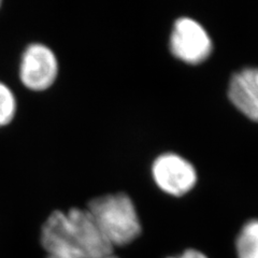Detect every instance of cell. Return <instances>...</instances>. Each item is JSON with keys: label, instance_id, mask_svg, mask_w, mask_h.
<instances>
[{"label": "cell", "instance_id": "obj_1", "mask_svg": "<svg viewBox=\"0 0 258 258\" xmlns=\"http://www.w3.org/2000/svg\"><path fill=\"white\" fill-rule=\"evenodd\" d=\"M40 242L52 256L101 258L114 249L86 208L52 212L42 225Z\"/></svg>", "mask_w": 258, "mask_h": 258}, {"label": "cell", "instance_id": "obj_2", "mask_svg": "<svg viewBox=\"0 0 258 258\" xmlns=\"http://www.w3.org/2000/svg\"><path fill=\"white\" fill-rule=\"evenodd\" d=\"M86 209L113 247L131 244L141 235L138 212L134 201L125 192L95 197Z\"/></svg>", "mask_w": 258, "mask_h": 258}, {"label": "cell", "instance_id": "obj_3", "mask_svg": "<svg viewBox=\"0 0 258 258\" xmlns=\"http://www.w3.org/2000/svg\"><path fill=\"white\" fill-rule=\"evenodd\" d=\"M58 74V58L50 46L32 42L24 48L19 66L24 87L31 92H44L54 85Z\"/></svg>", "mask_w": 258, "mask_h": 258}, {"label": "cell", "instance_id": "obj_4", "mask_svg": "<svg viewBox=\"0 0 258 258\" xmlns=\"http://www.w3.org/2000/svg\"><path fill=\"white\" fill-rule=\"evenodd\" d=\"M170 51L180 60L197 64L212 52V41L201 24L190 18L176 20L170 36Z\"/></svg>", "mask_w": 258, "mask_h": 258}, {"label": "cell", "instance_id": "obj_5", "mask_svg": "<svg viewBox=\"0 0 258 258\" xmlns=\"http://www.w3.org/2000/svg\"><path fill=\"white\" fill-rule=\"evenodd\" d=\"M152 174L161 190L177 197L188 192L197 182L196 169L174 153L158 156L152 166Z\"/></svg>", "mask_w": 258, "mask_h": 258}, {"label": "cell", "instance_id": "obj_6", "mask_svg": "<svg viewBox=\"0 0 258 258\" xmlns=\"http://www.w3.org/2000/svg\"><path fill=\"white\" fill-rule=\"evenodd\" d=\"M228 97L241 113L258 122V67L244 68L233 75Z\"/></svg>", "mask_w": 258, "mask_h": 258}, {"label": "cell", "instance_id": "obj_7", "mask_svg": "<svg viewBox=\"0 0 258 258\" xmlns=\"http://www.w3.org/2000/svg\"><path fill=\"white\" fill-rule=\"evenodd\" d=\"M238 258H258V220L246 222L236 239Z\"/></svg>", "mask_w": 258, "mask_h": 258}, {"label": "cell", "instance_id": "obj_8", "mask_svg": "<svg viewBox=\"0 0 258 258\" xmlns=\"http://www.w3.org/2000/svg\"><path fill=\"white\" fill-rule=\"evenodd\" d=\"M18 111V101L13 91L0 81V128L13 122Z\"/></svg>", "mask_w": 258, "mask_h": 258}, {"label": "cell", "instance_id": "obj_9", "mask_svg": "<svg viewBox=\"0 0 258 258\" xmlns=\"http://www.w3.org/2000/svg\"><path fill=\"white\" fill-rule=\"evenodd\" d=\"M168 258H209L205 253L198 251V249L195 248H187L182 254L171 256Z\"/></svg>", "mask_w": 258, "mask_h": 258}, {"label": "cell", "instance_id": "obj_10", "mask_svg": "<svg viewBox=\"0 0 258 258\" xmlns=\"http://www.w3.org/2000/svg\"><path fill=\"white\" fill-rule=\"evenodd\" d=\"M46 258H75V257H64V256H52V255H47Z\"/></svg>", "mask_w": 258, "mask_h": 258}, {"label": "cell", "instance_id": "obj_11", "mask_svg": "<svg viewBox=\"0 0 258 258\" xmlns=\"http://www.w3.org/2000/svg\"><path fill=\"white\" fill-rule=\"evenodd\" d=\"M101 258H118L117 256H115L114 254H111V255H108V256H104V257H101Z\"/></svg>", "mask_w": 258, "mask_h": 258}, {"label": "cell", "instance_id": "obj_12", "mask_svg": "<svg viewBox=\"0 0 258 258\" xmlns=\"http://www.w3.org/2000/svg\"><path fill=\"white\" fill-rule=\"evenodd\" d=\"M2 5H3V3H2V2H0V8H2Z\"/></svg>", "mask_w": 258, "mask_h": 258}]
</instances>
